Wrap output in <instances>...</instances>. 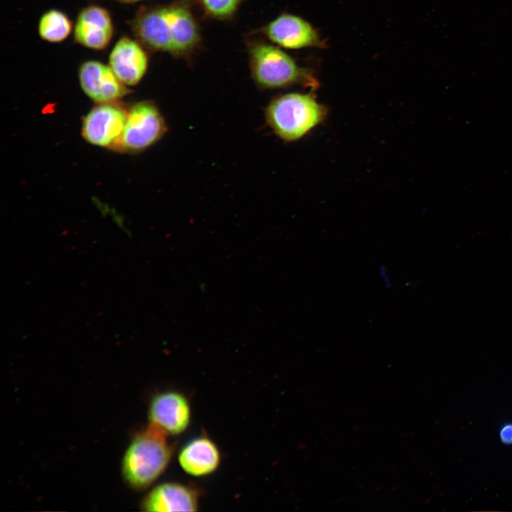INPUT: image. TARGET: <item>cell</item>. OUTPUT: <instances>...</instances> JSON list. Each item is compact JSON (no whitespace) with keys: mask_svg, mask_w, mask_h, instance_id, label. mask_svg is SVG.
<instances>
[{"mask_svg":"<svg viewBox=\"0 0 512 512\" xmlns=\"http://www.w3.org/2000/svg\"><path fill=\"white\" fill-rule=\"evenodd\" d=\"M168 437L149 423L132 439L122 462L123 476L132 488L146 489L165 471L174 450Z\"/></svg>","mask_w":512,"mask_h":512,"instance_id":"obj_1","label":"cell"},{"mask_svg":"<svg viewBox=\"0 0 512 512\" xmlns=\"http://www.w3.org/2000/svg\"><path fill=\"white\" fill-rule=\"evenodd\" d=\"M134 29L149 47L170 53H181L198 41L196 23L190 12L181 6H167L143 13Z\"/></svg>","mask_w":512,"mask_h":512,"instance_id":"obj_2","label":"cell"},{"mask_svg":"<svg viewBox=\"0 0 512 512\" xmlns=\"http://www.w3.org/2000/svg\"><path fill=\"white\" fill-rule=\"evenodd\" d=\"M328 115L327 107L311 93H287L273 99L265 111L267 124L285 142L302 139L321 124Z\"/></svg>","mask_w":512,"mask_h":512,"instance_id":"obj_3","label":"cell"},{"mask_svg":"<svg viewBox=\"0 0 512 512\" xmlns=\"http://www.w3.org/2000/svg\"><path fill=\"white\" fill-rule=\"evenodd\" d=\"M251 70L254 80L265 88H281L306 82L314 88L316 82L294 60L277 47L260 44L251 50Z\"/></svg>","mask_w":512,"mask_h":512,"instance_id":"obj_4","label":"cell"},{"mask_svg":"<svg viewBox=\"0 0 512 512\" xmlns=\"http://www.w3.org/2000/svg\"><path fill=\"white\" fill-rule=\"evenodd\" d=\"M166 124L158 107L151 102L135 104L128 112L124 130L113 148L129 152L141 151L159 141Z\"/></svg>","mask_w":512,"mask_h":512,"instance_id":"obj_5","label":"cell"},{"mask_svg":"<svg viewBox=\"0 0 512 512\" xmlns=\"http://www.w3.org/2000/svg\"><path fill=\"white\" fill-rule=\"evenodd\" d=\"M112 102L93 107L82 122V134L94 145L113 147L124 130L128 112Z\"/></svg>","mask_w":512,"mask_h":512,"instance_id":"obj_6","label":"cell"},{"mask_svg":"<svg viewBox=\"0 0 512 512\" xmlns=\"http://www.w3.org/2000/svg\"><path fill=\"white\" fill-rule=\"evenodd\" d=\"M149 423L169 435L183 433L189 427L191 408L188 398L181 392L167 390L156 395L149 406Z\"/></svg>","mask_w":512,"mask_h":512,"instance_id":"obj_7","label":"cell"},{"mask_svg":"<svg viewBox=\"0 0 512 512\" xmlns=\"http://www.w3.org/2000/svg\"><path fill=\"white\" fill-rule=\"evenodd\" d=\"M79 80L85 93L99 103L112 102L129 92L110 67L98 61L82 63Z\"/></svg>","mask_w":512,"mask_h":512,"instance_id":"obj_8","label":"cell"},{"mask_svg":"<svg viewBox=\"0 0 512 512\" xmlns=\"http://www.w3.org/2000/svg\"><path fill=\"white\" fill-rule=\"evenodd\" d=\"M199 493L196 489L178 482L156 486L144 498L142 507L146 511H197Z\"/></svg>","mask_w":512,"mask_h":512,"instance_id":"obj_9","label":"cell"},{"mask_svg":"<svg viewBox=\"0 0 512 512\" xmlns=\"http://www.w3.org/2000/svg\"><path fill=\"white\" fill-rule=\"evenodd\" d=\"M266 33L274 43L289 49L319 47L322 44L317 31L309 23L291 14L282 15L272 21Z\"/></svg>","mask_w":512,"mask_h":512,"instance_id":"obj_10","label":"cell"},{"mask_svg":"<svg viewBox=\"0 0 512 512\" xmlns=\"http://www.w3.org/2000/svg\"><path fill=\"white\" fill-rule=\"evenodd\" d=\"M109 66L124 85H134L144 75L148 65L146 53L136 41L120 38L112 50Z\"/></svg>","mask_w":512,"mask_h":512,"instance_id":"obj_11","label":"cell"},{"mask_svg":"<svg viewBox=\"0 0 512 512\" xmlns=\"http://www.w3.org/2000/svg\"><path fill=\"white\" fill-rule=\"evenodd\" d=\"M75 41L95 50L105 48L110 42L113 26L108 11L99 6H89L79 14L75 26Z\"/></svg>","mask_w":512,"mask_h":512,"instance_id":"obj_12","label":"cell"},{"mask_svg":"<svg viewBox=\"0 0 512 512\" xmlns=\"http://www.w3.org/2000/svg\"><path fill=\"white\" fill-rule=\"evenodd\" d=\"M221 454L217 444L206 436L196 437L179 451L178 462L187 474L202 477L215 472L220 466Z\"/></svg>","mask_w":512,"mask_h":512,"instance_id":"obj_13","label":"cell"},{"mask_svg":"<svg viewBox=\"0 0 512 512\" xmlns=\"http://www.w3.org/2000/svg\"><path fill=\"white\" fill-rule=\"evenodd\" d=\"M72 24L68 16L58 10H50L41 18L38 24L40 36L45 41L58 43L70 33Z\"/></svg>","mask_w":512,"mask_h":512,"instance_id":"obj_14","label":"cell"},{"mask_svg":"<svg viewBox=\"0 0 512 512\" xmlns=\"http://www.w3.org/2000/svg\"><path fill=\"white\" fill-rule=\"evenodd\" d=\"M206 9L218 16H225L233 13L239 0H201Z\"/></svg>","mask_w":512,"mask_h":512,"instance_id":"obj_15","label":"cell"},{"mask_svg":"<svg viewBox=\"0 0 512 512\" xmlns=\"http://www.w3.org/2000/svg\"><path fill=\"white\" fill-rule=\"evenodd\" d=\"M498 435L502 444L512 445V422H506L501 425L498 430Z\"/></svg>","mask_w":512,"mask_h":512,"instance_id":"obj_16","label":"cell"},{"mask_svg":"<svg viewBox=\"0 0 512 512\" xmlns=\"http://www.w3.org/2000/svg\"><path fill=\"white\" fill-rule=\"evenodd\" d=\"M118 1H124V2H133V1H141V0H118Z\"/></svg>","mask_w":512,"mask_h":512,"instance_id":"obj_17","label":"cell"}]
</instances>
